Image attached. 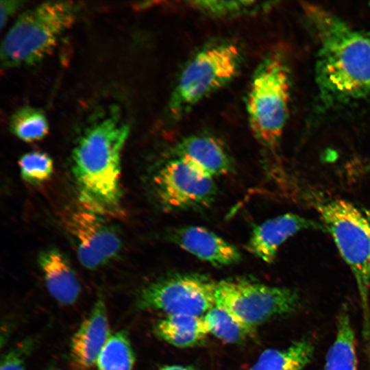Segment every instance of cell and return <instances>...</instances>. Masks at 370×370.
I'll list each match as a JSON object with an SVG mask.
<instances>
[{
    "label": "cell",
    "mask_w": 370,
    "mask_h": 370,
    "mask_svg": "<svg viewBox=\"0 0 370 370\" xmlns=\"http://www.w3.org/2000/svg\"><path fill=\"white\" fill-rule=\"evenodd\" d=\"M302 8L317 42L314 73L322 102L370 98V33L321 6L306 3Z\"/></svg>",
    "instance_id": "cell-1"
},
{
    "label": "cell",
    "mask_w": 370,
    "mask_h": 370,
    "mask_svg": "<svg viewBox=\"0 0 370 370\" xmlns=\"http://www.w3.org/2000/svg\"><path fill=\"white\" fill-rule=\"evenodd\" d=\"M130 127L116 110L96 119L72 153V172L80 204L100 214H115L121 199V153Z\"/></svg>",
    "instance_id": "cell-2"
},
{
    "label": "cell",
    "mask_w": 370,
    "mask_h": 370,
    "mask_svg": "<svg viewBox=\"0 0 370 370\" xmlns=\"http://www.w3.org/2000/svg\"><path fill=\"white\" fill-rule=\"evenodd\" d=\"M319 215L355 278L362 314V336L370 346V215L352 202L313 190H301Z\"/></svg>",
    "instance_id": "cell-3"
},
{
    "label": "cell",
    "mask_w": 370,
    "mask_h": 370,
    "mask_svg": "<svg viewBox=\"0 0 370 370\" xmlns=\"http://www.w3.org/2000/svg\"><path fill=\"white\" fill-rule=\"evenodd\" d=\"M78 10L72 1H47L23 12L2 41V66H29L43 59L75 22Z\"/></svg>",
    "instance_id": "cell-4"
},
{
    "label": "cell",
    "mask_w": 370,
    "mask_h": 370,
    "mask_svg": "<svg viewBox=\"0 0 370 370\" xmlns=\"http://www.w3.org/2000/svg\"><path fill=\"white\" fill-rule=\"evenodd\" d=\"M291 71L284 53L272 51L255 71L247 99L249 123L258 140L270 150L279 145L288 116Z\"/></svg>",
    "instance_id": "cell-5"
},
{
    "label": "cell",
    "mask_w": 370,
    "mask_h": 370,
    "mask_svg": "<svg viewBox=\"0 0 370 370\" xmlns=\"http://www.w3.org/2000/svg\"><path fill=\"white\" fill-rule=\"evenodd\" d=\"M241 62V49L230 42L212 44L199 51L183 69L171 94L169 104L171 116L180 118L230 82Z\"/></svg>",
    "instance_id": "cell-6"
},
{
    "label": "cell",
    "mask_w": 370,
    "mask_h": 370,
    "mask_svg": "<svg viewBox=\"0 0 370 370\" xmlns=\"http://www.w3.org/2000/svg\"><path fill=\"white\" fill-rule=\"evenodd\" d=\"M216 304L254 329L271 319L295 312L300 296L295 289L245 280L216 282Z\"/></svg>",
    "instance_id": "cell-7"
},
{
    "label": "cell",
    "mask_w": 370,
    "mask_h": 370,
    "mask_svg": "<svg viewBox=\"0 0 370 370\" xmlns=\"http://www.w3.org/2000/svg\"><path fill=\"white\" fill-rule=\"evenodd\" d=\"M216 282L197 275H177L155 281L145 287L137 298L142 310L163 312L166 315L201 316L216 305Z\"/></svg>",
    "instance_id": "cell-8"
},
{
    "label": "cell",
    "mask_w": 370,
    "mask_h": 370,
    "mask_svg": "<svg viewBox=\"0 0 370 370\" xmlns=\"http://www.w3.org/2000/svg\"><path fill=\"white\" fill-rule=\"evenodd\" d=\"M152 187L157 201L168 211L208 206L217 191L213 177L179 158L155 173Z\"/></svg>",
    "instance_id": "cell-9"
},
{
    "label": "cell",
    "mask_w": 370,
    "mask_h": 370,
    "mask_svg": "<svg viewBox=\"0 0 370 370\" xmlns=\"http://www.w3.org/2000/svg\"><path fill=\"white\" fill-rule=\"evenodd\" d=\"M64 225L75 247L79 262L86 269H99L119 254L122 243L103 215L80 204L65 214Z\"/></svg>",
    "instance_id": "cell-10"
},
{
    "label": "cell",
    "mask_w": 370,
    "mask_h": 370,
    "mask_svg": "<svg viewBox=\"0 0 370 370\" xmlns=\"http://www.w3.org/2000/svg\"><path fill=\"white\" fill-rule=\"evenodd\" d=\"M107 312L106 302L99 297L71 338V370L96 369L100 353L111 334Z\"/></svg>",
    "instance_id": "cell-11"
},
{
    "label": "cell",
    "mask_w": 370,
    "mask_h": 370,
    "mask_svg": "<svg viewBox=\"0 0 370 370\" xmlns=\"http://www.w3.org/2000/svg\"><path fill=\"white\" fill-rule=\"evenodd\" d=\"M304 230L325 231V228L321 222L286 213L257 225L252 231L246 249L262 261L272 263L280 247L291 236Z\"/></svg>",
    "instance_id": "cell-12"
},
{
    "label": "cell",
    "mask_w": 370,
    "mask_h": 370,
    "mask_svg": "<svg viewBox=\"0 0 370 370\" xmlns=\"http://www.w3.org/2000/svg\"><path fill=\"white\" fill-rule=\"evenodd\" d=\"M169 236L184 250L216 267L234 264L242 258L236 247L204 227L175 228L170 231Z\"/></svg>",
    "instance_id": "cell-13"
},
{
    "label": "cell",
    "mask_w": 370,
    "mask_h": 370,
    "mask_svg": "<svg viewBox=\"0 0 370 370\" xmlns=\"http://www.w3.org/2000/svg\"><path fill=\"white\" fill-rule=\"evenodd\" d=\"M38 260L50 295L62 305L75 304L80 294V284L64 255L57 249L49 248L41 251Z\"/></svg>",
    "instance_id": "cell-14"
},
{
    "label": "cell",
    "mask_w": 370,
    "mask_h": 370,
    "mask_svg": "<svg viewBox=\"0 0 370 370\" xmlns=\"http://www.w3.org/2000/svg\"><path fill=\"white\" fill-rule=\"evenodd\" d=\"M175 155L212 177L225 175L232 170L228 153L212 136L193 135L184 138L177 145Z\"/></svg>",
    "instance_id": "cell-15"
},
{
    "label": "cell",
    "mask_w": 370,
    "mask_h": 370,
    "mask_svg": "<svg viewBox=\"0 0 370 370\" xmlns=\"http://www.w3.org/2000/svg\"><path fill=\"white\" fill-rule=\"evenodd\" d=\"M156 334L168 343L179 347H192L202 341L209 334L201 316L166 315L155 327Z\"/></svg>",
    "instance_id": "cell-16"
},
{
    "label": "cell",
    "mask_w": 370,
    "mask_h": 370,
    "mask_svg": "<svg viewBox=\"0 0 370 370\" xmlns=\"http://www.w3.org/2000/svg\"><path fill=\"white\" fill-rule=\"evenodd\" d=\"M354 332L346 306L338 312L336 337L329 348L323 370H357Z\"/></svg>",
    "instance_id": "cell-17"
},
{
    "label": "cell",
    "mask_w": 370,
    "mask_h": 370,
    "mask_svg": "<svg viewBox=\"0 0 370 370\" xmlns=\"http://www.w3.org/2000/svg\"><path fill=\"white\" fill-rule=\"evenodd\" d=\"M314 352L312 342L301 338L284 349L264 350L250 370H304Z\"/></svg>",
    "instance_id": "cell-18"
},
{
    "label": "cell",
    "mask_w": 370,
    "mask_h": 370,
    "mask_svg": "<svg viewBox=\"0 0 370 370\" xmlns=\"http://www.w3.org/2000/svg\"><path fill=\"white\" fill-rule=\"evenodd\" d=\"M135 355L125 331L109 336L98 358L96 370H132Z\"/></svg>",
    "instance_id": "cell-19"
},
{
    "label": "cell",
    "mask_w": 370,
    "mask_h": 370,
    "mask_svg": "<svg viewBox=\"0 0 370 370\" xmlns=\"http://www.w3.org/2000/svg\"><path fill=\"white\" fill-rule=\"evenodd\" d=\"M203 317L209 334L227 343H235L246 339L254 330L217 304Z\"/></svg>",
    "instance_id": "cell-20"
},
{
    "label": "cell",
    "mask_w": 370,
    "mask_h": 370,
    "mask_svg": "<svg viewBox=\"0 0 370 370\" xmlns=\"http://www.w3.org/2000/svg\"><path fill=\"white\" fill-rule=\"evenodd\" d=\"M11 132L25 142H34L43 138L48 133L47 120L42 111L25 106L16 110L11 116Z\"/></svg>",
    "instance_id": "cell-21"
},
{
    "label": "cell",
    "mask_w": 370,
    "mask_h": 370,
    "mask_svg": "<svg viewBox=\"0 0 370 370\" xmlns=\"http://www.w3.org/2000/svg\"><path fill=\"white\" fill-rule=\"evenodd\" d=\"M18 163L22 179L31 184L47 181L53 172V160L44 152H28L20 158Z\"/></svg>",
    "instance_id": "cell-22"
},
{
    "label": "cell",
    "mask_w": 370,
    "mask_h": 370,
    "mask_svg": "<svg viewBox=\"0 0 370 370\" xmlns=\"http://www.w3.org/2000/svg\"><path fill=\"white\" fill-rule=\"evenodd\" d=\"M252 1H196L190 2L199 10L214 16H230L251 10L256 5Z\"/></svg>",
    "instance_id": "cell-23"
},
{
    "label": "cell",
    "mask_w": 370,
    "mask_h": 370,
    "mask_svg": "<svg viewBox=\"0 0 370 370\" xmlns=\"http://www.w3.org/2000/svg\"><path fill=\"white\" fill-rule=\"evenodd\" d=\"M32 347V340L27 339L8 351L1 358L0 370H25V361Z\"/></svg>",
    "instance_id": "cell-24"
},
{
    "label": "cell",
    "mask_w": 370,
    "mask_h": 370,
    "mask_svg": "<svg viewBox=\"0 0 370 370\" xmlns=\"http://www.w3.org/2000/svg\"><path fill=\"white\" fill-rule=\"evenodd\" d=\"M23 2L20 1H0V22L3 28L8 18L13 15L21 6Z\"/></svg>",
    "instance_id": "cell-25"
},
{
    "label": "cell",
    "mask_w": 370,
    "mask_h": 370,
    "mask_svg": "<svg viewBox=\"0 0 370 370\" xmlns=\"http://www.w3.org/2000/svg\"><path fill=\"white\" fill-rule=\"evenodd\" d=\"M160 370H193V368L189 367L181 366V365H169L162 367Z\"/></svg>",
    "instance_id": "cell-26"
},
{
    "label": "cell",
    "mask_w": 370,
    "mask_h": 370,
    "mask_svg": "<svg viewBox=\"0 0 370 370\" xmlns=\"http://www.w3.org/2000/svg\"><path fill=\"white\" fill-rule=\"evenodd\" d=\"M44 370H60L59 368L55 366H49L45 369Z\"/></svg>",
    "instance_id": "cell-27"
},
{
    "label": "cell",
    "mask_w": 370,
    "mask_h": 370,
    "mask_svg": "<svg viewBox=\"0 0 370 370\" xmlns=\"http://www.w3.org/2000/svg\"><path fill=\"white\" fill-rule=\"evenodd\" d=\"M365 169L368 171H370V163L367 165Z\"/></svg>",
    "instance_id": "cell-28"
}]
</instances>
